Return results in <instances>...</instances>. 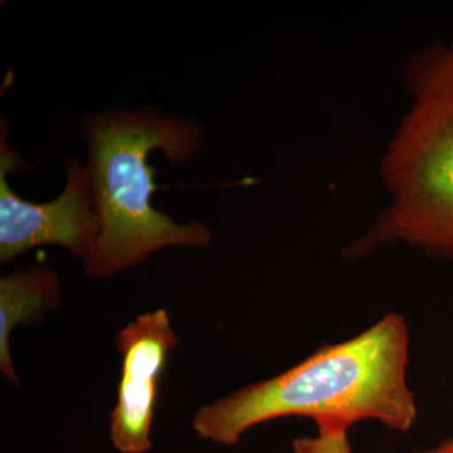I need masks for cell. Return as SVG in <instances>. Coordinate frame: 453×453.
I'll list each match as a JSON object with an SVG mask.
<instances>
[{
  "label": "cell",
  "mask_w": 453,
  "mask_h": 453,
  "mask_svg": "<svg viewBox=\"0 0 453 453\" xmlns=\"http://www.w3.org/2000/svg\"><path fill=\"white\" fill-rule=\"evenodd\" d=\"M408 359L410 330L401 315L389 314L354 338L319 348L277 377L204 405L193 417V429L226 446L237 445L255 426L294 416L350 427L374 419L408 432L417 421Z\"/></svg>",
  "instance_id": "obj_1"
},
{
  "label": "cell",
  "mask_w": 453,
  "mask_h": 453,
  "mask_svg": "<svg viewBox=\"0 0 453 453\" xmlns=\"http://www.w3.org/2000/svg\"><path fill=\"white\" fill-rule=\"evenodd\" d=\"M82 130L88 149L86 168L100 220L96 241L83 259L89 277L116 275L168 247L203 249L210 244L207 226L178 225L151 204L157 170L149 165V154L160 150L172 164L186 163L204 139L196 122L166 115L157 107H142L88 113Z\"/></svg>",
  "instance_id": "obj_2"
},
{
  "label": "cell",
  "mask_w": 453,
  "mask_h": 453,
  "mask_svg": "<svg viewBox=\"0 0 453 453\" xmlns=\"http://www.w3.org/2000/svg\"><path fill=\"white\" fill-rule=\"evenodd\" d=\"M414 81L387 165L395 204L354 250L405 241L453 258V42L423 57Z\"/></svg>",
  "instance_id": "obj_3"
},
{
  "label": "cell",
  "mask_w": 453,
  "mask_h": 453,
  "mask_svg": "<svg viewBox=\"0 0 453 453\" xmlns=\"http://www.w3.org/2000/svg\"><path fill=\"white\" fill-rule=\"evenodd\" d=\"M7 125L0 134V261L8 264L44 244H57L85 259L100 231L88 168L79 157L65 160V186L47 203H32L11 189L8 175L27 162L7 142Z\"/></svg>",
  "instance_id": "obj_4"
},
{
  "label": "cell",
  "mask_w": 453,
  "mask_h": 453,
  "mask_svg": "<svg viewBox=\"0 0 453 453\" xmlns=\"http://www.w3.org/2000/svg\"><path fill=\"white\" fill-rule=\"evenodd\" d=\"M179 342L164 309L139 315L115 336L121 377L110 434L119 452L145 453L151 449L163 372Z\"/></svg>",
  "instance_id": "obj_5"
},
{
  "label": "cell",
  "mask_w": 453,
  "mask_h": 453,
  "mask_svg": "<svg viewBox=\"0 0 453 453\" xmlns=\"http://www.w3.org/2000/svg\"><path fill=\"white\" fill-rule=\"evenodd\" d=\"M61 299L58 277L44 266L18 268L0 280V371L14 386L19 380L12 363L9 340L20 324H35Z\"/></svg>",
  "instance_id": "obj_6"
},
{
  "label": "cell",
  "mask_w": 453,
  "mask_h": 453,
  "mask_svg": "<svg viewBox=\"0 0 453 453\" xmlns=\"http://www.w3.org/2000/svg\"><path fill=\"white\" fill-rule=\"evenodd\" d=\"M315 437H297L291 442L294 453H351L348 431L350 426L339 422L318 423Z\"/></svg>",
  "instance_id": "obj_7"
},
{
  "label": "cell",
  "mask_w": 453,
  "mask_h": 453,
  "mask_svg": "<svg viewBox=\"0 0 453 453\" xmlns=\"http://www.w3.org/2000/svg\"><path fill=\"white\" fill-rule=\"evenodd\" d=\"M414 453H453V438L443 441L437 447L431 449H426V451H417Z\"/></svg>",
  "instance_id": "obj_8"
}]
</instances>
